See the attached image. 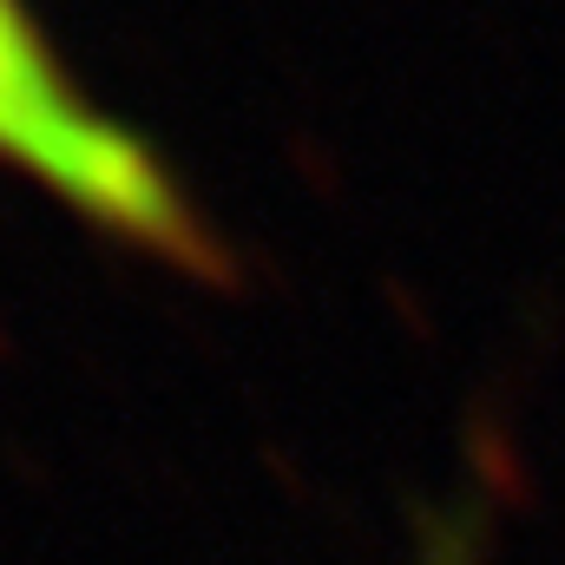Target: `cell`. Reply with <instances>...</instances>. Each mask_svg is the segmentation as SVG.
I'll return each instance as SVG.
<instances>
[{
  "label": "cell",
  "instance_id": "cell-1",
  "mask_svg": "<svg viewBox=\"0 0 565 565\" xmlns=\"http://www.w3.org/2000/svg\"><path fill=\"white\" fill-rule=\"evenodd\" d=\"M0 171L40 184L106 244L178 277L224 282L231 250L184 191L178 164L86 93L33 0H0Z\"/></svg>",
  "mask_w": 565,
  "mask_h": 565
}]
</instances>
